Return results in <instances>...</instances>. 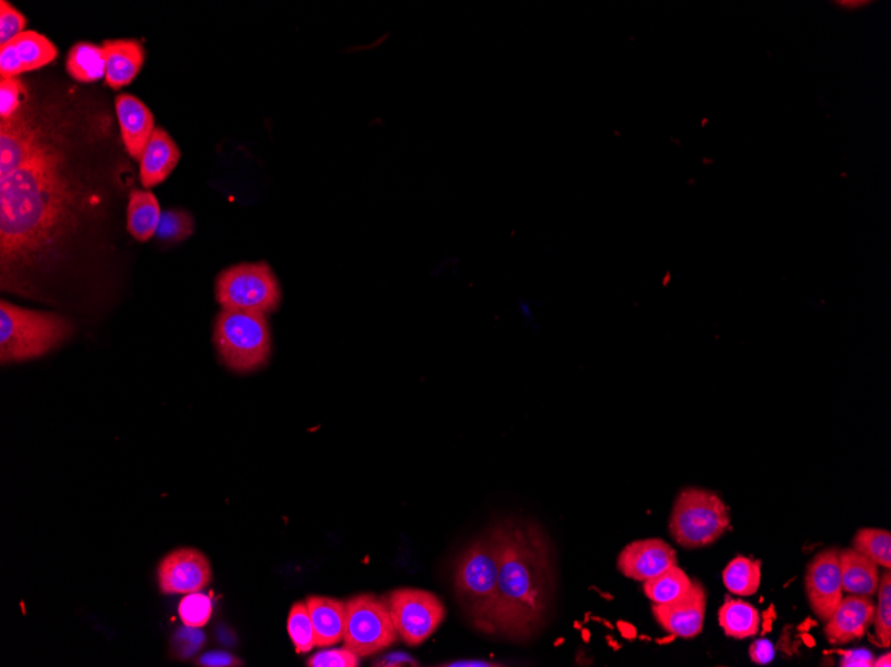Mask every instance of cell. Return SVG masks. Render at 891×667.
I'll list each match as a JSON object with an SVG mask.
<instances>
[{"instance_id":"obj_26","label":"cell","mask_w":891,"mask_h":667,"mask_svg":"<svg viewBox=\"0 0 891 667\" xmlns=\"http://www.w3.org/2000/svg\"><path fill=\"white\" fill-rule=\"evenodd\" d=\"M851 548L867 556L881 568H891V535L889 530L864 528L857 532Z\"/></svg>"},{"instance_id":"obj_34","label":"cell","mask_w":891,"mask_h":667,"mask_svg":"<svg viewBox=\"0 0 891 667\" xmlns=\"http://www.w3.org/2000/svg\"><path fill=\"white\" fill-rule=\"evenodd\" d=\"M204 644V636L198 628H190L186 626L177 631L172 646H174L176 655L179 658H189L202 648Z\"/></svg>"},{"instance_id":"obj_6","label":"cell","mask_w":891,"mask_h":667,"mask_svg":"<svg viewBox=\"0 0 891 667\" xmlns=\"http://www.w3.org/2000/svg\"><path fill=\"white\" fill-rule=\"evenodd\" d=\"M729 529V508L715 493L688 488L677 496L671 511L669 532L682 548H707Z\"/></svg>"},{"instance_id":"obj_23","label":"cell","mask_w":891,"mask_h":667,"mask_svg":"<svg viewBox=\"0 0 891 667\" xmlns=\"http://www.w3.org/2000/svg\"><path fill=\"white\" fill-rule=\"evenodd\" d=\"M720 625L727 636L744 639L757 635L760 629V613L749 603L741 599H729L720 613Z\"/></svg>"},{"instance_id":"obj_17","label":"cell","mask_w":891,"mask_h":667,"mask_svg":"<svg viewBox=\"0 0 891 667\" xmlns=\"http://www.w3.org/2000/svg\"><path fill=\"white\" fill-rule=\"evenodd\" d=\"M106 53V84L112 90L129 85L141 72L146 51L136 39H112L103 43Z\"/></svg>"},{"instance_id":"obj_28","label":"cell","mask_w":891,"mask_h":667,"mask_svg":"<svg viewBox=\"0 0 891 667\" xmlns=\"http://www.w3.org/2000/svg\"><path fill=\"white\" fill-rule=\"evenodd\" d=\"M878 605L874 610L875 638L881 646L889 648L891 644V575L890 569L880 578L878 584Z\"/></svg>"},{"instance_id":"obj_1","label":"cell","mask_w":891,"mask_h":667,"mask_svg":"<svg viewBox=\"0 0 891 667\" xmlns=\"http://www.w3.org/2000/svg\"><path fill=\"white\" fill-rule=\"evenodd\" d=\"M78 190L62 139L42 113L28 155L0 173V263L2 285L19 272L54 259L77 222Z\"/></svg>"},{"instance_id":"obj_8","label":"cell","mask_w":891,"mask_h":667,"mask_svg":"<svg viewBox=\"0 0 891 667\" xmlns=\"http://www.w3.org/2000/svg\"><path fill=\"white\" fill-rule=\"evenodd\" d=\"M398 637L384 599L361 595L346 603L343 644L359 658L390 648Z\"/></svg>"},{"instance_id":"obj_11","label":"cell","mask_w":891,"mask_h":667,"mask_svg":"<svg viewBox=\"0 0 891 667\" xmlns=\"http://www.w3.org/2000/svg\"><path fill=\"white\" fill-rule=\"evenodd\" d=\"M211 565L202 552L178 549L164 557L158 568V583L164 595H190L211 582Z\"/></svg>"},{"instance_id":"obj_32","label":"cell","mask_w":891,"mask_h":667,"mask_svg":"<svg viewBox=\"0 0 891 667\" xmlns=\"http://www.w3.org/2000/svg\"><path fill=\"white\" fill-rule=\"evenodd\" d=\"M28 26V19L14 6L6 0L0 2V46L8 44L12 39L21 36Z\"/></svg>"},{"instance_id":"obj_14","label":"cell","mask_w":891,"mask_h":667,"mask_svg":"<svg viewBox=\"0 0 891 667\" xmlns=\"http://www.w3.org/2000/svg\"><path fill=\"white\" fill-rule=\"evenodd\" d=\"M54 43L36 31H24L11 42L0 46V79L18 78L23 72L42 69L54 62Z\"/></svg>"},{"instance_id":"obj_19","label":"cell","mask_w":891,"mask_h":667,"mask_svg":"<svg viewBox=\"0 0 891 667\" xmlns=\"http://www.w3.org/2000/svg\"><path fill=\"white\" fill-rule=\"evenodd\" d=\"M306 604L314 626L317 648H329L343 641L346 603L330 597L310 596Z\"/></svg>"},{"instance_id":"obj_15","label":"cell","mask_w":891,"mask_h":667,"mask_svg":"<svg viewBox=\"0 0 891 667\" xmlns=\"http://www.w3.org/2000/svg\"><path fill=\"white\" fill-rule=\"evenodd\" d=\"M875 605L869 596L842 598L824 626V636L833 645H848L864 636L873 624Z\"/></svg>"},{"instance_id":"obj_29","label":"cell","mask_w":891,"mask_h":667,"mask_svg":"<svg viewBox=\"0 0 891 667\" xmlns=\"http://www.w3.org/2000/svg\"><path fill=\"white\" fill-rule=\"evenodd\" d=\"M194 219L184 210H168L162 212L157 236L161 242L179 243L194 233Z\"/></svg>"},{"instance_id":"obj_31","label":"cell","mask_w":891,"mask_h":667,"mask_svg":"<svg viewBox=\"0 0 891 667\" xmlns=\"http://www.w3.org/2000/svg\"><path fill=\"white\" fill-rule=\"evenodd\" d=\"M24 90L19 78L0 79V120L14 117L22 109Z\"/></svg>"},{"instance_id":"obj_3","label":"cell","mask_w":891,"mask_h":667,"mask_svg":"<svg viewBox=\"0 0 891 667\" xmlns=\"http://www.w3.org/2000/svg\"><path fill=\"white\" fill-rule=\"evenodd\" d=\"M501 543L498 525L462 553L454 572L458 599L475 629L493 635Z\"/></svg>"},{"instance_id":"obj_7","label":"cell","mask_w":891,"mask_h":667,"mask_svg":"<svg viewBox=\"0 0 891 667\" xmlns=\"http://www.w3.org/2000/svg\"><path fill=\"white\" fill-rule=\"evenodd\" d=\"M216 296L222 310L268 315L278 310L282 293L278 279L263 262L224 270L217 279Z\"/></svg>"},{"instance_id":"obj_10","label":"cell","mask_w":891,"mask_h":667,"mask_svg":"<svg viewBox=\"0 0 891 667\" xmlns=\"http://www.w3.org/2000/svg\"><path fill=\"white\" fill-rule=\"evenodd\" d=\"M840 549H824L808 565L804 588L811 610L827 623L843 598Z\"/></svg>"},{"instance_id":"obj_2","label":"cell","mask_w":891,"mask_h":667,"mask_svg":"<svg viewBox=\"0 0 891 667\" xmlns=\"http://www.w3.org/2000/svg\"><path fill=\"white\" fill-rule=\"evenodd\" d=\"M498 530L501 565L493 635L529 641L547 623L553 603V550L533 523L507 522Z\"/></svg>"},{"instance_id":"obj_30","label":"cell","mask_w":891,"mask_h":667,"mask_svg":"<svg viewBox=\"0 0 891 667\" xmlns=\"http://www.w3.org/2000/svg\"><path fill=\"white\" fill-rule=\"evenodd\" d=\"M178 615L190 628L201 629L212 616V602L201 592L190 593L178 606Z\"/></svg>"},{"instance_id":"obj_9","label":"cell","mask_w":891,"mask_h":667,"mask_svg":"<svg viewBox=\"0 0 891 667\" xmlns=\"http://www.w3.org/2000/svg\"><path fill=\"white\" fill-rule=\"evenodd\" d=\"M402 641L417 648L434 635L446 618L441 598L429 590L402 588L384 598Z\"/></svg>"},{"instance_id":"obj_33","label":"cell","mask_w":891,"mask_h":667,"mask_svg":"<svg viewBox=\"0 0 891 667\" xmlns=\"http://www.w3.org/2000/svg\"><path fill=\"white\" fill-rule=\"evenodd\" d=\"M306 665L309 667H358L359 657L344 646L342 649L319 651Z\"/></svg>"},{"instance_id":"obj_24","label":"cell","mask_w":891,"mask_h":667,"mask_svg":"<svg viewBox=\"0 0 891 667\" xmlns=\"http://www.w3.org/2000/svg\"><path fill=\"white\" fill-rule=\"evenodd\" d=\"M693 579L689 578L681 568H673L663 572L662 575L648 579L643 583L644 595L651 603L664 605L675 602L687 595L691 588Z\"/></svg>"},{"instance_id":"obj_22","label":"cell","mask_w":891,"mask_h":667,"mask_svg":"<svg viewBox=\"0 0 891 667\" xmlns=\"http://www.w3.org/2000/svg\"><path fill=\"white\" fill-rule=\"evenodd\" d=\"M68 72L81 83L98 82L106 78V53L103 47L81 42L71 47L68 55Z\"/></svg>"},{"instance_id":"obj_5","label":"cell","mask_w":891,"mask_h":667,"mask_svg":"<svg viewBox=\"0 0 891 667\" xmlns=\"http://www.w3.org/2000/svg\"><path fill=\"white\" fill-rule=\"evenodd\" d=\"M214 344L231 371H257L269 362L271 355L268 320L259 313L222 310L216 320Z\"/></svg>"},{"instance_id":"obj_35","label":"cell","mask_w":891,"mask_h":667,"mask_svg":"<svg viewBox=\"0 0 891 667\" xmlns=\"http://www.w3.org/2000/svg\"><path fill=\"white\" fill-rule=\"evenodd\" d=\"M197 665L202 667H239L243 666L242 659L230 655L228 651H210L197 659Z\"/></svg>"},{"instance_id":"obj_37","label":"cell","mask_w":891,"mask_h":667,"mask_svg":"<svg viewBox=\"0 0 891 667\" xmlns=\"http://www.w3.org/2000/svg\"><path fill=\"white\" fill-rule=\"evenodd\" d=\"M874 659L870 651L858 650L849 653V656L843 658L841 666H873Z\"/></svg>"},{"instance_id":"obj_21","label":"cell","mask_w":891,"mask_h":667,"mask_svg":"<svg viewBox=\"0 0 891 667\" xmlns=\"http://www.w3.org/2000/svg\"><path fill=\"white\" fill-rule=\"evenodd\" d=\"M162 211L154 193L132 190L128 206V230L138 242H149L157 235Z\"/></svg>"},{"instance_id":"obj_27","label":"cell","mask_w":891,"mask_h":667,"mask_svg":"<svg viewBox=\"0 0 891 667\" xmlns=\"http://www.w3.org/2000/svg\"><path fill=\"white\" fill-rule=\"evenodd\" d=\"M288 631L298 655H303V653H309L316 648L314 626H312L306 602H298L292 605L288 618Z\"/></svg>"},{"instance_id":"obj_13","label":"cell","mask_w":891,"mask_h":667,"mask_svg":"<svg viewBox=\"0 0 891 667\" xmlns=\"http://www.w3.org/2000/svg\"><path fill=\"white\" fill-rule=\"evenodd\" d=\"M677 565L675 550L660 538L631 543L624 546L617 558L618 572H621L624 577L641 583L660 576Z\"/></svg>"},{"instance_id":"obj_25","label":"cell","mask_w":891,"mask_h":667,"mask_svg":"<svg viewBox=\"0 0 891 667\" xmlns=\"http://www.w3.org/2000/svg\"><path fill=\"white\" fill-rule=\"evenodd\" d=\"M722 579L733 595L753 596L761 585V563L748 557H737L723 570Z\"/></svg>"},{"instance_id":"obj_16","label":"cell","mask_w":891,"mask_h":667,"mask_svg":"<svg viewBox=\"0 0 891 667\" xmlns=\"http://www.w3.org/2000/svg\"><path fill=\"white\" fill-rule=\"evenodd\" d=\"M116 109L121 133L129 155L141 162L146 146L156 131V119L141 99L122 93L116 99Z\"/></svg>"},{"instance_id":"obj_12","label":"cell","mask_w":891,"mask_h":667,"mask_svg":"<svg viewBox=\"0 0 891 667\" xmlns=\"http://www.w3.org/2000/svg\"><path fill=\"white\" fill-rule=\"evenodd\" d=\"M707 602V590L700 582L693 579L687 595L670 604H653V615L657 623L671 636L694 638L702 633Z\"/></svg>"},{"instance_id":"obj_38","label":"cell","mask_w":891,"mask_h":667,"mask_svg":"<svg viewBox=\"0 0 891 667\" xmlns=\"http://www.w3.org/2000/svg\"><path fill=\"white\" fill-rule=\"evenodd\" d=\"M873 666H875V667H882V666L890 667L891 666L890 653H887V655L878 658L877 661L873 663Z\"/></svg>"},{"instance_id":"obj_4","label":"cell","mask_w":891,"mask_h":667,"mask_svg":"<svg viewBox=\"0 0 891 667\" xmlns=\"http://www.w3.org/2000/svg\"><path fill=\"white\" fill-rule=\"evenodd\" d=\"M72 326L57 313L0 303V360L24 362L44 356L71 336Z\"/></svg>"},{"instance_id":"obj_18","label":"cell","mask_w":891,"mask_h":667,"mask_svg":"<svg viewBox=\"0 0 891 667\" xmlns=\"http://www.w3.org/2000/svg\"><path fill=\"white\" fill-rule=\"evenodd\" d=\"M181 160L174 139L168 131L158 127L150 139L141 159V182L144 189L162 184L171 175Z\"/></svg>"},{"instance_id":"obj_36","label":"cell","mask_w":891,"mask_h":667,"mask_svg":"<svg viewBox=\"0 0 891 667\" xmlns=\"http://www.w3.org/2000/svg\"><path fill=\"white\" fill-rule=\"evenodd\" d=\"M751 661L757 665H767L773 661L774 648L768 639H758L749 649Z\"/></svg>"},{"instance_id":"obj_20","label":"cell","mask_w":891,"mask_h":667,"mask_svg":"<svg viewBox=\"0 0 891 667\" xmlns=\"http://www.w3.org/2000/svg\"><path fill=\"white\" fill-rule=\"evenodd\" d=\"M843 592L849 595L874 596L880 584V566L853 548L840 552Z\"/></svg>"}]
</instances>
